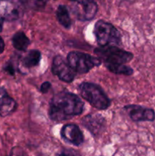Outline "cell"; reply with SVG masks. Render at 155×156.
Wrapping results in <instances>:
<instances>
[{"label":"cell","instance_id":"cell-1","mask_svg":"<svg viewBox=\"0 0 155 156\" xmlns=\"http://www.w3.org/2000/svg\"><path fill=\"white\" fill-rule=\"evenodd\" d=\"M84 103L77 94L63 90L55 94L50 101L49 117L55 122H62L81 115Z\"/></svg>","mask_w":155,"mask_h":156},{"label":"cell","instance_id":"cell-2","mask_svg":"<svg viewBox=\"0 0 155 156\" xmlns=\"http://www.w3.org/2000/svg\"><path fill=\"white\" fill-rule=\"evenodd\" d=\"M78 88L82 98L88 101L93 108L100 111H105L110 106L111 101L107 94L97 84L81 82Z\"/></svg>","mask_w":155,"mask_h":156},{"label":"cell","instance_id":"cell-3","mask_svg":"<svg viewBox=\"0 0 155 156\" xmlns=\"http://www.w3.org/2000/svg\"><path fill=\"white\" fill-rule=\"evenodd\" d=\"M94 52L104 66L126 65L134 57L132 53L114 45L100 47L94 49Z\"/></svg>","mask_w":155,"mask_h":156},{"label":"cell","instance_id":"cell-4","mask_svg":"<svg viewBox=\"0 0 155 156\" xmlns=\"http://www.w3.org/2000/svg\"><path fill=\"white\" fill-rule=\"evenodd\" d=\"M94 33L100 47H106L109 45L119 46L122 43L120 32L111 23L103 20H99L96 22Z\"/></svg>","mask_w":155,"mask_h":156},{"label":"cell","instance_id":"cell-5","mask_svg":"<svg viewBox=\"0 0 155 156\" xmlns=\"http://www.w3.org/2000/svg\"><path fill=\"white\" fill-rule=\"evenodd\" d=\"M66 60L70 67L78 74H86L102 63L101 60L97 56L79 51L69 52Z\"/></svg>","mask_w":155,"mask_h":156},{"label":"cell","instance_id":"cell-6","mask_svg":"<svg viewBox=\"0 0 155 156\" xmlns=\"http://www.w3.org/2000/svg\"><path fill=\"white\" fill-rule=\"evenodd\" d=\"M52 73L57 76L59 80L66 83H71L74 81L76 73L70 67L67 60L61 55H56L53 57L52 62Z\"/></svg>","mask_w":155,"mask_h":156},{"label":"cell","instance_id":"cell-7","mask_svg":"<svg viewBox=\"0 0 155 156\" xmlns=\"http://www.w3.org/2000/svg\"><path fill=\"white\" fill-rule=\"evenodd\" d=\"M24 0H1L0 12L3 19L15 21L23 15L25 9Z\"/></svg>","mask_w":155,"mask_h":156},{"label":"cell","instance_id":"cell-8","mask_svg":"<svg viewBox=\"0 0 155 156\" xmlns=\"http://www.w3.org/2000/svg\"><path fill=\"white\" fill-rule=\"evenodd\" d=\"M131 120L134 122L154 121L155 111L152 108L137 105H129L123 108Z\"/></svg>","mask_w":155,"mask_h":156},{"label":"cell","instance_id":"cell-9","mask_svg":"<svg viewBox=\"0 0 155 156\" xmlns=\"http://www.w3.org/2000/svg\"><path fill=\"white\" fill-rule=\"evenodd\" d=\"M81 124L94 136L100 135L106 127V122L101 114H90L83 117Z\"/></svg>","mask_w":155,"mask_h":156},{"label":"cell","instance_id":"cell-10","mask_svg":"<svg viewBox=\"0 0 155 156\" xmlns=\"http://www.w3.org/2000/svg\"><path fill=\"white\" fill-rule=\"evenodd\" d=\"M60 136L64 141L74 146H80L84 140L83 133L74 123L64 125L60 130Z\"/></svg>","mask_w":155,"mask_h":156},{"label":"cell","instance_id":"cell-11","mask_svg":"<svg viewBox=\"0 0 155 156\" xmlns=\"http://www.w3.org/2000/svg\"><path fill=\"white\" fill-rule=\"evenodd\" d=\"M77 6L74 9V14L80 21H91L95 17L98 7L93 0H81L77 2Z\"/></svg>","mask_w":155,"mask_h":156},{"label":"cell","instance_id":"cell-12","mask_svg":"<svg viewBox=\"0 0 155 156\" xmlns=\"http://www.w3.org/2000/svg\"><path fill=\"white\" fill-rule=\"evenodd\" d=\"M18 104L9 95L3 87H0V116L7 117L15 112Z\"/></svg>","mask_w":155,"mask_h":156},{"label":"cell","instance_id":"cell-13","mask_svg":"<svg viewBox=\"0 0 155 156\" xmlns=\"http://www.w3.org/2000/svg\"><path fill=\"white\" fill-rule=\"evenodd\" d=\"M12 41L13 47L19 51H25L30 44V39L23 31H18L15 33L12 37Z\"/></svg>","mask_w":155,"mask_h":156},{"label":"cell","instance_id":"cell-14","mask_svg":"<svg viewBox=\"0 0 155 156\" xmlns=\"http://www.w3.org/2000/svg\"><path fill=\"white\" fill-rule=\"evenodd\" d=\"M42 58V54L38 50H31L23 58L22 65L25 68H33L40 64Z\"/></svg>","mask_w":155,"mask_h":156},{"label":"cell","instance_id":"cell-15","mask_svg":"<svg viewBox=\"0 0 155 156\" xmlns=\"http://www.w3.org/2000/svg\"><path fill=\"white\" fill-rule=\"evenodd\" d=\"M56 18L59 24L63 26L65 28H71V20L66 6L64 5H60L58 6L57 10H56Z\"/></svg>","mask_w":155,"mask_h":156},{"label":"cell","instance_id":"cell-16","mask_svg":"<svg viewBox=\"0 0 155 156\" xmlns=\"http://www.w3.org/2000/svg\"><path fill=\"white\" fill-rule=\"evenodd\" d=\"M106 69L111 73L117 75L124 76H132L134 73L133 69L127 65H115V66H105Z\"/></svg>","mask_w":155,"mask_h":156},{"label":"cell","instance_id":"cell-17","mask_svg":"<svg viewBox=\"0 0 155 156\" xmlns=\"http://www.w3.org/2000/svg\"><path fill=\"white\" fill-rule=\"evenodd\" d=\"M50 0H24L26 9L34 11H41L46 7Z\"/></svg>","mask_w":155,"mask_h":156},{"label":"cell","instance_id":"cell-18","mask_svg":"<svg viewBox=\"0 0 155 156\" xmlns=\"http://www.w3.org/2000/svg\"><path fill=\"white\" fill-rule=\"evenodd\" d=\"M4 70L7 73H9L10 76H15V73H16V70H18V68H16V66H15V64L13 63L12 60H10L9 62H8L4 66Z\"/></svg>","mask_w":155,"mask_h":156},{"label":"cell","instance_id":"cell-19","mask_svg":"<svg viewBox=\"0 0 155 156\" xmlns=\"http://www.w3.org/2000/svg\"><path fill=\"white\" fill-rule=\"evenodd\" d=\"M52 87V84L50 83V82H44L41 84L40 88V91L43 94H46L49 91V90Z\"/></svg>","mask_w":155,"mask_h":156},{"label":"cell","instance_id":"cell-20","mask_svg":"<svg viewBox=\"0 0 155 156\" xmlns=\"http://www.w3.org/2000/svg\"><path fill=\"white\" fill-rule=\"evenodd\" d=\"M58 156H81V155L71 149H65V150L62 151L59 155H58Z\"/></svg>","mask_w":155,"mask_h":156},{"label":"cell","instance_id":"cell-21","mask_svg":"<svg viewBox=\"0 0 155 156\" xmlns=\"http://www.w3.org/2000/svg\"><path fill=\"white\" fill-rule=\"evenodd\" d=\"M9 156H22V151L19 147H14L11 150Z\"/></svg>","mask_w":155,"mask_h":156},{"label":"cell","instance_id":"cell-22","mask_svg":"<svg viewBox=\"0 0 155 156\" xmlns=\"http://www.w3.org/2000/svg\"><path fill=\"white\" fill-rule=\"evenodd\" d=\"M4 50H5V42L4 41H3L2 38V37L0 36V54L4 52Z\"/></svg>","mask_w":155,"mask_h":156},{"label":"cell","instance_id":"cell-23","mask_svg":"<svg viewBox=\"0 0 155 156\" xmlns=\"http://www.w3.org/2000/svg\"><path fill=\"white\" fill-rule=\"evenodd\" d=\"M3 21H4V19L2 18H0V32L2 30L3 27Z\"/></svg>","mask_w":155,"mask_h":156},{"label":"cell","instance_id":"cell-24","mask_svg":"<svg viewBox=\"0 0 155 156\" xmlns=\"http://www.w3.org/2000/svg\"><path fill=\"white\" fill-rule=\"evenodd\" d=\"M71 1H73V2H79L81 1V0H71Z\"/></svg>","mask_w":155,"mask_h":156},{"label":"cell","instance_id":"cell-25","mask_svg":"<svg viewBox=\"0 0 155 156\" xmlns=\"http://www.w3.org/2000/svg\"><path fill=\"white\" fill-rule=\"evenodd\" d=\"M39 156H45V155H39Z\"/></svg>","mask_w":155,"mask_h":156}]
</instances>
